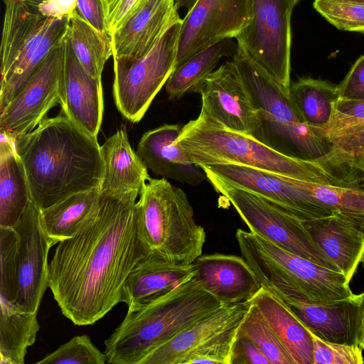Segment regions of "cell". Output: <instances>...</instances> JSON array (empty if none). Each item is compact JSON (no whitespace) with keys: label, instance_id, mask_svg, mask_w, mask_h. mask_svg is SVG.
Masks as SVG:
<instances>
[{"label":"cell","instance_id":"39","mask_svg":"<svg viewBox=\"0 0 364 364\" xmlns=\"http://www.w3.org/2000/svg\"><path fill=\"white\" fill-rule=\"evenodd\" d=\"M240 324L225 331L206 342L192 353L184 364H230L232 349Z\"/></svg>","mask_w":364,"mask_h":364},{"label":"cell","instance_id":"14","mask_svg":"<svg viewBox=\"0 0 364 364\" xmlns=\"http://www.w3.org/2000/svg\"><path fill=\"white\" fill-rule=\"evenodd\" d=\"M251 18L252 0H198L183 18L176 68L222 40L235 38Z\"/></svg>","mask_w":364,"mask_h":364},{"label":"cell","instance_id":"45","mask_svg":"<svg viewBox=\"0 0 364 364\" xmlns=\"http://www.w3.org/2000/svg\"><path fill=\"white\" fill-rule=\"evenodd\" d=\"M150 1L119 0L107 16V25L110 35Z\"/></svg>","mask_w":364,"mask_h":364},{"label":"cell","instance_id":"26","mask_svg":"<svg viewBox=\"0 0 364 364\" xmlns=\"http://www.w3.org/2000/svg\"><path fill=\"white\" fill-rule=\"evenodd\" d=\"M251 303L258 309L295 364H314L311 333L282 299L262 287Z\"/></svg>","mask_w":364,"mask_h":364},{"label":"cell","instance_id":"12","mask_svg":"<svg viewBox=\"0 0 364 364\" xmlns=\"http://www.w3.org/2000/svg\"><path fill=\"white\" fill-rule=\"evenodd\" d=\"M63 40L0 112V132L15 139L33 131L53 107L64 103Z\"/></svg>","mask_w":364,"mask_h":364},{"label":"cell","instance_id":"36","mask_svg":"<svg viewBox=\"0 0 364 364\" xmlns=\"http://www.w3.org/2000/svg\"><path fill=\"white\" fill-rule=\"evenodd\" d=\"M20 237L13 227L0 226V297L14 303L18 291Z\"/></svg>","mask_w":364,"mask_h":364},{"label":"cell","instance_id":"31","mask_svg":"<svg viewBox=\"0 0 364 364\" xmlns=\"http://www.w3.org/2000/svg\"><path fill=\"white\" fill-rule=\"evenodd\" d=\"M231 38L222 40L188 58L178 65L165 88L170 100H178L189 92H198L205 78L215 70L222 58L232 53Z\"/></svg>","mask_w":364,"mask_h":364},{"label":"cell","instance_id":"53","mask_svg":"<svg viewBox=\"0 0 364 364\" xmlns=\"http://www.w3.org/2000/svg\"><path fill=\"white\" fill-rule=\"evenodd\" d=\"M350 1L364 4V0H350Z\"/></svg>","mask_w":364,"mask_h":364},{"label":"cell","instance_id":"18","mask_svg":"<svg viewBox=\"0 0 364 364\" xmlns=\"http://www.w3.org/2000/svg\"><path fill=\"white\" fill-rule=\"evenodd\" d=\"M65 115L77 127L97 137L104 103L101 79L90 75L76 58L68 33L63 39Z\"/></svg>","mask_w":364,"mask_h":364},{"label":"cell","instance_id":"11","mask_svg":"<svg viewBox=\"0 0 364 364\" xmlns=\"http://www.w3.org/2000/svg\"><path fill=\"white\" fill-rule=\"evenodd\" d=\"M296 0H252L250 24L235 38L249 56L289 91L291 16Z\"/></svg>","mask_w":364,"mask_h":364},{"label":"cell","instance_id":"38","mask_svg":"<svg viewBox=\"0 0 364 364\" xmlns=\"http://www.w3.org/2000/svg\"><path fill=\"white\" fill-rule=\"evenodd\" d=\"M314 7L339 30L364 33V4L350 0H315Z\"/></svg>","mask_w":364,"mask_h":364},{"label":"cell","instance_id":"44","mask_svg":"<svg viewBox=\"0 0 364 364\" xmlns=\"http://www.w3.org/2000/svg\"><path fill=\"white\" fill-rule=\"evenodd\" d=\"M75 12L105 36H110L107 28L106 10L102 0H77Z\"/></svg>","mask_w":364,"mask_h":364},{"label":"cell","instance_id":"52","mask_svg":"<svg viewBox=\"0 0 364 364\" xmlns=\"http://www.w3.org/2000/svg\"><path fill=\"white\" fill-rule=\"evenodd\" d=\"M360 263L362 264L363 267H364V253H363V257L361 258Z\"/></svg>","mask_w":364,"mask_h":364},{"label":"cell","instance_id":"33","mask_svg":"<svg viewBox=\"0 0 364 364\" xmlns=\"http://www.w3.org/2000/svg\"><path fill=\"white\" fill-rule=\"evenodd\" d=\"M331 149L315 160L331 175L346 186L364 163V127L330 140Z\"/></svg>","mask_w":364,"mask_h":364},{"label":"cell","instance_id":"35","mask_svg":"<svg viewBox=\"0 0 364 364\" xmlns=\"http://www.w3.org/2000/svg\"><path fill=\"white\" fill-rule=\"evenodd\" d=\"M237 333L250 338L270 364H295L258 309L252 303Z\"/></svg>","mask_w":364,"mask_h":364},{"label":"cell","instance_id":"16","mask_svg":"<svg viewBox=\"0 0 364 364\" xmlns=\"http://www.w3.org/2000/svg\"><path fill=\"white\" fill-rule=\"evenodd\" d=\"M13 228L20 237L18 291L14 304L23 311L38 312L48 287V257L54 244L43 230L40 210L31 201Z\"/></svg>","mask_w":364,"mask_h":364},{"label":"cell","instance_id":"30","mask_svg":"<svg viewBox=\"0 0 364 364\" xmlns=\"http://www.w3.org/2000/svg\"><path fill=\"white\" fill-rule=\"evenodd\" d=\"M289 94L305 123L323 132L334 114L339 99L338 85L321 80L300 78L290 85Z\"/></svg>","mask_w":364,"mask_h":364},{"label":"cell","instance_id":"13","mask_svg":"<svg viewBox=\"0 0 364 364\" xmlns=\"http://www.w3.org/2000/svg\"><path fill=\"white\" fill-rule=\"evenodd\" d=\"M206 176L255 193L303 222L328 216L333 210L320 202L296 179L243 165H201Z\"/></svg>","mask_w":364,"mask_h":364},{"label":"cell","instance_id":"22","mask_svg":"<svg viewBox=\"0 0 364 364\" xmlns=\"http://www.w3.org/2000/svg\"><path fill=\"white\" fill-rule=\"evenodd\" d=\"M251 301L228 304L198 320L149 354L141 364H184L213 337L242 323Z\"/></svg>","mask_w":364,"mask_h":364},{"label":"cell","instance_id":"37","mask_svg":"<svg viewBox=\"0 0 364 364\" xmlns=\"http://www.w3.org/2000/svg\"><path fill=\"white\" fill-rule=\"evenodd\" d=\"M106 356L87 335L76 336L46 355L37 364H105Z\"/></svg>","mask_w":364,"mask_h":364},{"label":"cell","instance_id":"51","mask_svg":"<svg viewBox=\"0 0 364 364\" xmlns=\"http://www.w3.org/2000/svg\"><path fill=\"white\" fill-rule=\"evenodd\" d=\"M360 347L362 348V349H364V327H363V338H362Z\"/></svg>","mask_w":364,"mask_h":364},{"label":"cell","instance_id":"10","mask_svg":"<svg viewBox=\"0 0 364 364\" xmlns=\"http://www.w3.org/2000/svg\"><path fill=\"white\" fill-rule=\"evenodd\" d=\"M182 21L171 28L146 53L113 58V95L120 113L139 122L176 68Z\"/></svg>","mask_w":364,"mask_h":364},{"label":"cell","instance_id":"34","mask_svg":"<svg viewBox=\"0 0 364 364\" xmlns=\"http://www.w3.org/2000/svg\"><path fill=\"white\" fill-rule=\"evenodd\" d=\"M296 181L320 202L331 208L333 213L364 232V188Z\"/></svg>","mask_w":364,"mask_h":364},{"label":"cell","instance_id":"4","mask_svg":"<svg viewBox=\"0 0 364 364\" xmlns=\"http://www.w3.org/2000/svg\"><path fill=\"white\" fill-rule=\"evenodd\" d=\"M176 142L198 166L243 165L302 181L344 186L315 160L289 156L253 136L229 130L201 110L196 119L182 127Z\"/></svg>","mask_w":364,"mask_h":364},{"label":"cell","instance_id":"28","mask_svg":"<svg viewBox=\"0 0 364 364\" xmlns=\"http://www.w3.org/2000/svg\"><path fill=\"white\" fill-rule=\"evenodd\" d=\"M100 188L77 192L40 210L45 234L55 245L73 236L99 204Z\"/></svg>","mask_w":364,"mask_h":364},{"label":"cell","instance_id":"7","mask_svg":"<svg viewBox=\"0 0 364 364\" xmlns=\"http://www.w3.org/2000/svg\"><path fill=\"white\" fill-rule=\"evenodd\" d=\"M137 206L139 235L148 254L178 264H191L202 255L206 234L180 188L166 178H150Z\"/></svg>","mask_w":364,"mask_h":364},{"label":"cell","instance_id":"25","mask_svg":"<svg viewBox=\"0 0 364 364\" xmlns=\"http://www.w3.org/2000/svg\"><path fill=\"white\" fill-rule=\"evenodd\" d=\"M104 173L100 191L117 195L129 191L140 193L151 178L147 168L132 148L126 131L120 129L100 146Z\"/></svg>","mask_w":364,"mask_h":364},{"label":"cell","instance_id":"49","mask_svg":"<svg viewBox=\"0 0 364 364\" xmlns=\"http://www.w3.org/2000/svg\"><path fill=\"white\" fill-rule=\"evenodd\" d=\"M119 1V0H102L106 10V17L108 13L115 6Z\"/></svg>","mask_w":364,"mask_h":364},{"label":"cell","instance_id":"48","mask_svg":"<svg viewBox=\"0 0 364 364\" xmlns=\"http://www.w3.org/2000/svg\"><path fill=\"white\" fill-rule=\"evenodd\" d=\"M198 0H176L178 9H184L189 11Z\"/></svg>","mask_w":364,"mask_h":364},{"label":"cell","instance_id":"29","mask_svg":"<svg viewBox=\"0 0 364 364\" xmlns=\"http://www.w3.org/2000/svg\"><path fill=\"white\" fill-rule=\"evenodd\" d=\"M1 364H23L40 329L37 312L23 311L0 297Z\"/></svg>","mask_w":364,"mask_h":364},{"label":"cell","instance_id":"15","mask_svg":"<svg viewBox=\"0 0 364 364\" xmlns=\"http://www.w3.org/2000/svg\"><path fill=\"white\" fill-rule=\"evenodd\" d=\"M198 93L201 96L200 110L208 117L229 130L259 140V112L232 61L211 73Z\"/></svg>","mask_w":364,"mask_h":364},{"label":"cell","instance_id":"42","mask_svg":"<svg viewBox=\"0 0 364 364\" xmlns=\"http://www.w3.org/2000/svg\"><path fill=\"white\" fill-rule=\"evenodd\" d=\"M338 90L340 99L364 100V55L355 61Z\"/></svg>","mask_w":364,"mask_h":364},{"label":"cell","instance_id":"23","mask_svg":"<svg viewBox=\"0 0 364 364\" xmlns=\"http://www.w3.org/2000/svg\"><path fill=\"white\" fill-rule=\"evenodd\" d=\"M193 277V264H173L148 254L136 264L125 280L121 302L127 304V311L139 309Z\"/></svg>","mask_w":364,"mask_h":364},{"label":"cell","instance_id":"54","mask_svg":"<svg viewBox=\"0 0 364 364\" xmlns=\"http://www.w3.org/2000/svg\"><path fill=\"white\" fill-rule=\"evenodd\" d=\"M299 1H300V0H296V4H297V3H298V2Z\"/></svg>","mask_w":364,"mask_h":364},{"label":"cell","instance_id":"2","mask_svg":"<svg viewBox=\"0 0 364 364\" xmlns=\"http://www.w3.org/2000/svg\"><path fill=\"white\" fill-rule=\"evenodd\" d=\"M31 201L41 210L77 192L100 187L104 163L97 139L65 115L46 118L15 139Z\"/></svg>","mask_w":364,"mask_h":364},{"label":"cell","instance_id":"41","mask_svg":"<svg viewBox=\"0 0 364 364\" xmlns=\"http://www.w3.org/2000/svg\"><path fill=\"white\" fill-rule=\"evenodd\" d=\"M314 364H362L364 358L358 345L332 343L312 333Z\"/></svg>","mask_w":364,"mask_h":364},{"label":"cell","instance_id":"43","mask_svg":"<svg viewBox=\"0 0 364 364\" xmlns=\"http://www.w3.org/2000/svg\"><path fill=\"white\" fill-rule=\"evenodd\" d=\"M230 364H270V363L250 338L237 333L232 349Z\"/></svg>","mask_w":364,"mask_h":364},{"label":"cell","instance_id":"46","mask_svg":"<svg viewBox=\"0 0 364 364\" xmlns=\"http://www.w3.org/2000/svg\"><path fill=\"white\" fill-rule=\"evenodd\" d=\"M77 0H46L36 9L42 15L51 18L69 16L76 8Z\"/></svg>","mask_w":364,"mask_h":364},{"label":"cell","instance_id":"8","mask_svg":"<svg viewBox=\"0 0 364 364\" xmlns=\"http://www.w3.org/2000/svg\"><path fill=\"white\" fill-rule=\"evenodd\" d=\"M0 112L66 36L70 16L47 17L21 0H3Z\"/></svg>","mask_w":364,"mask_h":364},{"label":"cell","instance_id":"6","mask_svg":"<svg viewBox=\"0 0 364 364\" xmlns=\"http://www.w3.org/2000/svg\"><path fill=\"white\" fill-rule=\"evenodd\" d=\"M234 63L261 120L259 140L291 156L317 160L331 149L323 133L309 127L295 107L289 91L273 80L237 45Z\"/></svg>","mask_w":364,"mask_h":364},{"label":"cell","instance_id":"40","mask_svg":"<svg viewBox=\"0 0 364 364\" xmlns=\"http://www.w3.org/2000/svg\"><path fill=\"white\" fill-rule=\"evenodd\" d=\"M364 127V100L338 99L333 117L323 131L331 139Z\"/></svg>","mask_w":364,"mask_h":364},{"label":"cell","instance_id":"20","mask_svg":"<svg viewBox=\"0 0 364 364\" xmlns=\"http://www.w3.org/2000/svg\"><path fill=\"white\" fill-rule=\"evenodd\" d=\"M176 0H151L112 34L113 58L144 55L181 22Z\"/></svg>","mask_w":364,"mask_h":364},{"label":"cell","instance_id":"50","mask_svg":"<svg viewBox=\"0 0 364 364\" xmlns=\"http://www.w3.org/2000/svg\"><path fill=\"white\" fill-rule=\"evenodd\" d=\"M27 4L32 6L33 7H37V6L46 0H21Z\"/></svg>","mask_w":364,"mask_h":364},{"label":"cell","instance_id":"1","mask_svg":"<svg viewBox=\"0 0 364 364\" xmlns=\"http://www.w3.org/2000/svg\"><path fill=\"white\" fill-rule=\"evenodd\" d=\"M139 195L100 193L96 209L55 248L48 287L75 325H92L121 302L125 280L148 255L139 232Z\"/></svg>","mask_w":364,"mask_h":364},{"label":"cell","instance_id":"24","mask_svg":"<svg viewBox=\"0 0 364 364\" xmlns=\"http://www.w3.org/2000/svg\"><path fill=\"white\" fill-rule=\"evenodd\" d=\"M304 224L314 240L350 281L364 253V232L334 213Z\"/></svg>","mask_w":364,"mask_h":364},{"label":"cell","instance_id":"21","mask_svg":"<svg viewBox=\"0 0 364 364\" xmlns=\"http://www.w3.org/2000/svg\"><path fill=\"white\" fill-rule=\"evenodd\" d=\"M182 127L164 124L145 132L138 144L136 154L146 168L154 175L191 186L207 180L203 169L191 161L176 142Z\"/></svg>","mask_w":364,"mask_h":364},{"label":"cell","instance_id":"3","mask_svg":"<svg viewBox=\"0 0 364 364\" xmlns=\"http://www.w3.org/2000/svg\"><path fill=\"white\" fill-rule=\"evenodd\" d=\"M225 306L194 278L126 316L105 341L107 363L141 364L153 350Z\"/></svg>","mask_w":364,"mask_h":364},{"label":"cell","instance_id":"32","mask_svg":"<svg viewBox=\"0 0 364 364\" xmlns=\"http://www.w3.org/2000/svg\"><path fill=\"white\" fill-rule=\"evenodd\" d=\"M69 16L68 35L76 58L90 75L101 79L105 64L112 56V36L97 31L75 10Z\"/></svg>","mask_w":364,"mask_h":364},{"label":"cell","instance_id":"5","mask_svg":"<svg viewBox=\"0 0 364 364\" xmlns=\"http://www.w3.org/2000/svg\"><path fill=\"white\" fill-rule=\"evenodd\" d=\"M235 237L241 256L262 287L285 303L323 304L355 294L341 272L294 255L250 231L237 229Z\"/></svg>","mask_w":364,"mask_h":364},{"label":"cell","instance_id":"17","mask_svg":"<svg viewBox=\"0 0 364 364\" xmlns=\"http://www.w3.org/2000/svg\"><path fill=\"white\" fill-rule=\"evenodd\" d=\"M286 304L310 332L318 338L360 346L364 327V292L328 303Z\"/></svg>","mask_w":364,"mask_h":364},{"label":"cell","instance_id":"47","mask_svg":"<svg viewBox=\"0 0 364 364\" xmlns=\"http://www.w3.org/2000/svg\"><path fill=\"white\" fill-rule=\"evenodd\" d=\"M348 186L364 188V163L350 178Z\"/></svg>","mask_w":364,"mask_h":364},{"label":"cell","instance_id":"27","mask_svg":"<svg viewBox=\"0 0 364 364\" xmlns=\"http://www.w3.org/2000/svg\"><path fill=\"white\" fill-rule=\"evenodd\" d=\"M0 133V226L14 227L31 201L30 191L15 139Z\"/></svg>","mask_w":364,"mask_h":364},{"label":"cell","instance_id":"9","mask_svg":"<svg viewBox=\"0 0 364 364\" xmlns=\"http://www.w3.org/2000/svg\"><path fill=\"white\" fill-rule=\"evenodd\" d=\"M206 177L214 189L232 205L250 232L294 255L341 272L314 240L303 221L255 193L219 178Z\"/></svg>","mask_w":364,"mask_h":364},{"label":"cell","instance_id":"19","mask_svg":"<svg viewBox=\"0 0 364 364\" xmlns=\"http://www.w3.org/2000/svg\"><path fill=\"white\" fill-rule=\"evenodd\" d=\"M194 278L224 305L251 301L262 288L242 257L214 253L193 263Z\"/></svg>","mask_w":364,"mask_h":364}]
</instances>
